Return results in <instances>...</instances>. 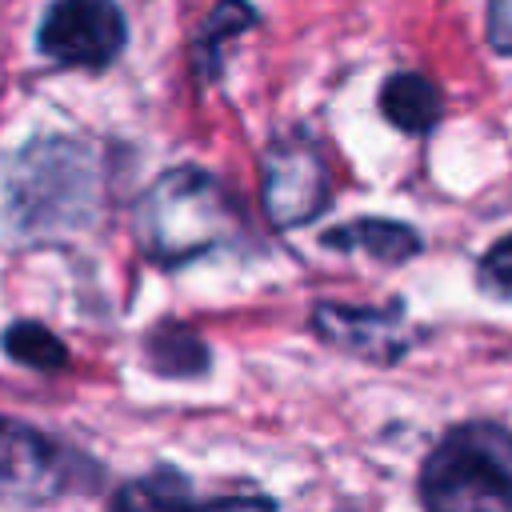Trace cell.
I'll use <instances>...</instances> for the list:
<instances>
[{"instance_id":"9c48e42d","label":"cell","mask_w":512,"mask_h":512,"mask_svg":"<svg viewBox=\"0 0 512 512\" xmlns=\"http://www.w3.org/2000/svg\"><path fill=\"white\" fill-rule=\"evenodd\" d=\"M380 112L392 128L408 136H424L444 116V96L424 72H392L380 88Z\"/></svg>"},{"instance_id":"8fae6325","label":"cell","mask_w":512,"mask_h":512,"mask_svg":"<svg viewBox=\"0 0 512 512\" xmlns=\"http://www.w3.org/2000/svg\"><path fill=\"white\" fill-rule=\"evenodd\" d=\"M148 360L164 376H196L208 368V352H204L200 336H192L188 328H176V324H164L148 336Z\"/></svg>"},{"instance_id":"277c9868","label":"cell","mask_w":512,"mask_h":512,"mask_svg":"<svg viewBox=\"0 0 512 512\" xmlns=\"http://www.w3.org/2000/svg\"><path fill=\"white\" fill-rule=\"evenodd\" d=\"M260 204L276 228H300L332 204L328 160L308 136H284L264 152Z\"/></svg>"},{"instance_id":"7c38bea8","label":"cell","mask_w":512,"mask_h":512,"mask_svg":"<svg viewBox=\"0 0 512 512\" xmlns=\"http://www.w3.org/2000/svg\"><path fill=\"white\" fill-rule=\"evenodd\" d=\"M4 352L16 364L36 368V372H60L68 364V348L44 324H32V320H20L4 332Z\"/></svg>"},{"instance_id":"4fadbf2b","label":"cell","mask_w":512,"mask_h":512,"mask_svg":"<svg viewBox=\"0 0 512 512\" xmlns=\"http://www.w3.org/2000/svg\"><path fill=\"white\" fill-rule=\"evenodd\" d=\"M476 288L492 300H512V232L492 240L476 260Z\"/></svg>"},{"instance_id":"52a82bcc","label":"cell","mask_w":512,"mask_h":512,"mask_svg":"<svg viewBox=\"0 0 512 512\" xmlns=\"http://www.w3.org/2000/svg\"><path fill=\"white\" fill-rule=\"evenodd\" d=\"M68 488V452L24 428L16 420H0V500H52Z\"/></svg>"},{"instance_id":"8992f818","label":"cell","mask_w":512,"mask_h":512,"mask_svg":"<svg viewBox=\"0 0 512 512\" xmlns=\"http://www.w3.org/2000/svg\"><path fill=\"white\" fill-rule=\"evenodd\" d=\"M312 328L320 340H328L332 348L372 360V364H396L408 356V348L416 344V328L404 312L400 300L384 304V308H368V304H316L312 308Z\"/></svg>"},{"instance_id":"7a4b0ae2","label":"cell","mask_w":512,"mask_h":512,"mask_svg":"<svg viewBox=\"0 0 512 512\" xmlns=\"http://www.w3.org/2000/svg\"><path fill=\"white\" fill-rule=\"evenodd\" d=\"M236 224L232 192L204 168L164 172L140 204V240L160 264H184L216 248Z\"/></svg>"},{"instance_id":"6da1fadb","label":"cell","mask_w":512,"mask_h":512,"mask_svg":"<svg viewBox=\"0 0 512 512\" xmlns=\"http://www.w3.org/2000/svg\"><path fill=\"white\" fill-rule=\"evenodd\" d=\"M420 500L440 512H512V428L496 420L448 428L424 456Z\"/></svg>"},{"instance_id":"9a60e30c","label":"cell","mask_w":512,"mask_h":512,"mask_svg":"<svg viewBox=\"0 0 512 512\" xmlns=\"http://www.w3.org/2000/svg\"><path fill=\"white\" fill-rule=\"evenodd\" d=\"M484 32H488V44L500 56H512V0H488V8H484Z\"/></svg>"},{"instance_id":"5bb4252c","label":"cell","mask_w":512,"mask_h":512,"mask_svg":"<svg viewBox=\"0 0 512 512\" xmlns=\"http://www.w3.org/2000/svg\"><path fill=\"white\" fill-rule=\"evenodd\" d=\"M192 492L188 484L176 476V472H164V476H144L136 480L132 488H124L116 496V504H184Z\"/></svg>"},{"instance_id":"30bf717a","label":"cell","mask_w":512,"mask_h":512,"mask_svg":"<svg viewBox=\"0 0 512 512\" xmlns=\"http://www.w3.org/2000/svg\"><path fill=\"white\" fill-rule=\"evenodd\" d=\"M256 24V12L244 4V0H220L212 8V16L204 20V28L196 32V44H192V60H196V72L200 76H212L220 68V44L236 40L244 28Z\"/></svg>"},{"instance_id":"5b68a950","label":"cell","mask_w":512,"mask_h":512,"mask_svg":"<svg viewBox=\"0 0 512 512\" xmlns=\"http://www.w3.org/2000/svg\"><path fill=\"white\" fill-rule=\"evenodd\" d=\"M40 52L68 68H104L128 40L124 12L112 0H56L40 20Z\"/></svg>"},{"instance_id":"ba28073f","label":"cell","mask_w":512,"mask_h":512,"mask_svg":"<svg viewBox=\"0 0 512 512\" xmlns=\"http://www.w3.org/2000/svg\"><path fill=\"white\" fill-rule=\"evenodd\" d=\"M324 244L336 248V252H364L380 264H408L424 240L412 224L404 220H384V216H360V220H348L332 232H324Z\"/></svg>"},{"instance_id":"3957f363","label":"cell","mask_w":512,"mask_h":512,"mask_svg":"<svg viewBox=\"0 0 512 512\" xmlns=\"http://www.w3.org/2000/svg\"><path fill=\"white\" fill-rule=\"evenodd\" d=\"M12 216L20 228H68L92 216V156L72 140H36L20 152L12 180Z\"/></svg>"}]
</instances>
